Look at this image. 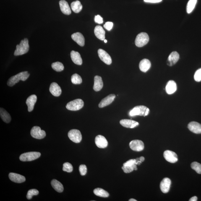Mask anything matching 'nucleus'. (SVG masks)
<instances>
[{
  "mask_svg": "<svg viewBox=\"0 0 201 201\" xmlns=\"http://www.w3.org/2000/svg\"><path fill=\"white\" fill-rule=\"evenodd\" d=\"M30 74L27 71L19 73L16 75L10 78L8 81L7 85L9 87H12L19 82V81H25L28 78Z\"/></svg>",
  "mask_w": 201,
  "mask_h": 201,
  "instance_id": "nucleus-1",
  "label": "nucleus"
},
{
  "mask_svg": "<svg viewBox=\"0 0 201 201\" xmlns=\"http://www.w3.org/2000/svg\"><path fill=\"white\" fill-rule=\"evenodd\" d=\"M29 45L28 40L27 38L21 41L19 44L16 46V49L14 52L15 56H20L25 54L28 51Z\"/></svg>",
  "mask_w": 201,
  "mask_h": 201,
  "instance_id": "nucleus-2",
  "label": "nucleus"
},
{
  "mask_svg": "<svg viewBox=\"0 0 201 201\" xmlns=\"http://www.w3.org/2000/svg\"><path fill=\"white\" fill-rule=\"evenodd\" d=\"M150 109L143 105H139L134 107L130 111L129 114L130 116H147L149 114Z\"/></svg>",
  "mask_w": 201,
  "mask_h": 201,
  "instance_id": "nucleus-3",
  "label": "nucleus"
},
{
  "mask_svg": "<svg viewBox=\"0 0 201 201\" xmlns=\"http://www.w3.org/2000/svg\"><path fill=\"white\" fill-rule=\"evenodd\" d=\"M41 156L39 152H28L22 154L19 157V160L23 162L31 161L38 158Z\"/></svg>",
  "mask_w": 201,
  "mask_h": 201,
  "instance_id": "nucleus-4",
  "label": "nucleus"
},
{
  "mask_svg": "<svg viewBox=\"0 0 201 201\" xmlns=\"http://www.w3.org/2000/svg\"><path fill=\"white\" fill-rule=\"evenodd\" d=\"M149 37L146 32H141L136 37L135 44L136 46L141 48L146 45L149 41Z\"/></svg>",
  "mask_w": 201,
  "mask_h": 201,
  "instance_id": "nucleus-5",
  "label": "nucleus"
},
{
  "mask_svg": "<svg viewBox=\"0 0 201 201\" xmlns=\"http://www.w3.org/2000/svg\"><path fill=\"white\" fill-rule=\"evenodd\" d=\"M83 100L80 99H77L69 102L66 105V108L71 111H77L81 109L84 107Z\"/></svg>",
  "mask_w": 201,
  "mask_h": 201,
  "instance_id": "nucleus-6",
  "label": "nucleus"
},
{
  "mask_svg": "<svg viewBox=\"0 0 201 201\" xmlns=\"http://www.w3.org/2000/svg\"><path fill=\"white\" fill-rule=\"evenodd\" d=\"M68 136L71 140L75 143H79L82 139V136L80 131L77 129L70 130Z\"/></svg>",
  "mask_w": 201,
  "mask_h": 201,
  "instance_id": "nucleus-7",
  "label": "nucleus"
},
{
  "mask_svg": "<svg viewBox=\"0 0 201 201\" xmlns=\"http://www.w3.org/2000/svg\"><path fill=\"white\" fill-rule=\"evenodd\" d=\"M31 135L35 139H41L46 137V133L38 126H34L31 130Z\"/></svg>",
  "mask_w": 201,
  "mask_h": 201,
  "instance_id": "nucleus-8",
  "label": "nucleus"
},
{
  "mask_svg": "<svg viewBox=\"0 0 201 201\" xmlns=\"http://www.w3.org/2000/svg\"><path fill=\"white\" fill-rule=\"evenodd\" d=\"M163 157L166 161L170 163H175L178 160L177 155L172 151L170 150L165 151L163 153Z\"/></svg>",
  "mask_w": 201,
  "mask_h": 201,
  "instance_id": "nucleus-9",
  "label": "nucleus"
},
{
  "mask_svg": "<svg viewBox=\"0 0 201 201\" xmlns=\"http://www.w3.org/2000/svg\"><path fill=\"white\" fill-rule=\"evenodd\" d=\"M131 149L137 152H140L143 150L144 145L141 140H134L132 141L129 144Z\"/></svg>",
  "mask_w": 201,
  "mask_h": 201,
  "instance_id": "nucleus-10",
  "label": "nucleus"
},
{
  "mask_svg": "<svg viewBox=\"0 0 201 201\" xmlns=\"http://www.w3.org/2000/svg\"><path fill=\"white\" fill-rule=\"evenodd\" d=\"M98 53L99 57L102 61L107 64H111V57L106 51L103 49H99L98 50Z\"/></svg>",
  "mask_w": 201,
  "mask_h": 201,
  "instance_id": "nucleus-11",
  "label": "nucleus"
},
{
  "mask_svg": "<svg viewBox=\"0 0 201 201\" xmlns=\"http://www.w3.org/2000/svg\"><path fill=\"white\" fill-rule=\"evenodd\" d=\"M95 143L97 147L100 148H105L107 147L108 142L103 136L99 135L95 138Z\"/></svg>",
  "mask_w": 201,
  "mask_h": 201,
  "instance_id": "nucleus-12",
  "label": "nucleus"
},
{
  "mask_svg": "<svg viewBox=\"0 0 201 201\" xmlns=\"http://www.w3.org/2000/svg\"><path fill=\"white\" fill-rule=\"evenodd\" d=\"M171 183V180L169 178H163L160 182V189L162 192L164 193H166L169 192Z\"/></svg>",
  "mask_w": 201,
  "mask_h": 201,
  "instance_id": "nucleus-13",
  "label": "nucleus"
},
{
  "mask_svg": "<svg viewBox=\"0 0 201 201\" xmlns=\"http://www.w3.org/2000/svg\"><path fill=\"white\" fill-rule=\"evenodd\" d=\"M179 54L177 52H172L168 57L167 61V64L168 66H170L174 65L177 63L179 60Z\"/></svg>",
  "mask_w": 201,
  "mask_h": 201,
  "instance_id": "nucleus-14",
  "label": "nucleus"
},
{
  "mask_svg": "<svg viewBox=\"0 0 201 201\" xmlns=\"http://www.w3.org/2000/svg\"><path fill=\"white\" fill-rule=\"evenodd\" d=\"M115 97H116V95L113 94L108 95V96L105 97L101 100L99 104V107L100 108H103L111 104L114 101Z\"/></svg>",
  "mask_w": 201,
  "mask_h": 201,
  "instance_id": "nucleus-15",
  "label": "nucleus"
},
{
  "mask_svg": "<svg viewBox=\"0 0 201 201\" xmlns=\"http://www.w3.org/2000/svg\"><path fill=\"white\" fill-rule=\"evenodd\" d=\"M188 127L189 130L194 133H201V124L192 121L188 124Z\"/></svg>",
  "mask_w": 201,
  "mask_h": 201,
  "instance_id": "nucleus-16",
  "label": "nucleus"
},
{
  "mask_svg": "<svg viewBox=\"0 0 201 201\" xmlns=\"http://www.w3.org/2000/svg\"><path fill=\"white\" fill-rule=\"evenodd\" d=\"M9 177L11 181L14 183H21L25 182V178L22 175L13 173H10Z\"/></svg>",
  "mask_w": 201,
  "mask_h": 201,
  "instance_id": "nucleus-17",
  "label": "nucleus"
},
{
  "mask_svg": "<svg viewBox=\"0 0 201 201\" xmlns=\"http://www.w3.org/2000/svg\"><path fill=\"white\" fill-rule=\"evenodd\" d=\"M72 38L74 41L81 46H84L85 45V38L80 32H77L72 34Z\"/></svg>",
  "mask_w": 201,
  "mask_h": 201,
  "instance_id": "nucleus-18",
  "label": "nucleus"
},
{
  "mask_svg": "<svg viewBox=\"0 0 201 201\" xmlns=\"http://www.w3.org/2000/svg\"><path fill=\"white\" fill-rule=\"evenodd\" d=\"M120 124L124 127L126 128H134L139 125L137 121L129 119H123L120 121Z\"/></svg>",
  "mask_w": 201,
  "mask_h": 201,
  "instance_id": "nucleus-19",
  "label": "nucleus"
},
{
  "mask_svg": "<svg viewBox=\"0 0 201 201\" xmlns=\"http://www.w3.org/2000/svg\"><path fill=\"white\" fill-rule=\"evenodd\" d=\"M49 90L53 96L59 97L61 93V87L56 82H53L50 85Z\"/></svg>",
  "mask_w": 201,
  "mask_h": 201,
  "instance_id": "nucleus-20",
  "label": "nucleus"
},
{
  "mask_svg": "<svg viewBox=\"0 0 201 201\" xmlns=\"http://www.w3.org/2000/svg\"><path fill=\"white\" fill-rule=\"evenodd\" d=\"M37 100V97L36 95H32L27 98L26 103L28 106V110L29 112H31L33 110L34 107Z\"/></svg>",
  "mask_w": 201,
  "mask_h": 201,
  "instance_id": "nucleus-21",
  "label": "nucleus"
},
{
  "mask_svg": "<svg viewBox=\"0 0 201 201\" xmlns=\"http://www.w3.org/2000/svg\"><path fill=\"white\" fill-rule=\"evenodd\" d=\"M60 9L63 14L69 15L71 13V8L68 3L64 0H61L59 2Z\"/></svg>",
  "mask_w": 201,
  "mask_h": 201,
  "instance_id": "nucleus-22",
  "label": "nucleus"
},
{
  "mask_svg": "<svg viewBox=\"0 0 201 201\" xmlns=\"http://www.w3.org/2000/svg\"><path fill=\"white\" fill-rule=\"evenodd\" d=\"M165 90L168 94L171 95L174 94L177 90V86L176 82L173 80L169 81L166 84Z\"/></svg>",
  "mask_w": 201,
  "mask_h": 201,
  "instance_id": "nucleus-23",
  "label": "nucleus"
},
{
  "mask_svg": "<svg viewBox=\"0 0 201 201\" xmlns=\"http://www.w3.org/2000/svg\"><path fill=\"white\" fill-rule=\"evenodd\" d=\"M103 87V83L101 77L98 76H95L94 80V90L97 92L100 91Z\"/></svg>",
  "mask_w": 201,
  "mask_h": 201,
  "instance_id": "nucleus-24",
  "label": "nucleus"
},
{
  "mask_svg": "<svg viewBox=\"0 0 201 201\" xmlns=\"http://www.w3.org/2000/svg\"><path fill=\"white\" fill-rule=\"evenodd\" d=\"M151 63L148 59H145L142 60L139 63V67L140 70L143 72H146L150 69Z\"/></svg>",
  "mask_w": 201,
  "mask_h": 201,
  "instance_id": "nucleus-25",
  "label": "nucleus"
},
{
  "mask_svg": "<svg viewBox=\"0 0 201 201\" xmlns=\"http://www.w3.org/2000/svg\"><path fill=\"white\" fill-rule=\"evenodd\" d=\"M94 33L97 38L101 40H104L105 38V31L101 26L97 25L94 29Z\"/></svg>",
  "mask_w": 201,
  "mask_h": 201,
  "instance_id": "nucleus-26",
  "label": "nucleus"
},
{
  "mask_svg": "<svg viewBox=\"0 0 201 201\" xmlns=\"http://www.w3.org/2000/svg\"><path fill=\"white\" fill-rule=\"evenodd\" d=\"M71 56L73 62L74 64L81 65L82 64V60L80 54L78 52L72 51L71 53Z\"/></svg>",
  "mask_w": 201,
  "mask_h": 201,
  "instance_id": "nucleus-27",
  "label": "nucleus"
},
{
  "mask_svg": "<svg viewBox=\"0 0 201 201\" xmlns=\"http://www.w3.org/2000/svg\"><path fill=\"white\" fill-rule=\"evenodd\" d=\"M0 116L4 122L7 124H8L10 122L11 120L10 115L5 110L2 108H1L0 110Z\"/></svg>",
  "mask_w": 201,
  "mask_h": 201,
  "instance_id": "nucleus-28",
  "label": "nucleus"
},
{
  "mask_svg": "<svg viewBox=\"0 0 201 201\" xmlns=\"http://www.w3.org/2000/svg\"><path fill=\"white\" fill-rule=\"evenodd\" d=\"M51 185L53 189L58 192L61 193L64 191V186L61 183L57 180L55 179L52 180L51 181Z\"/></svg>",
  "mask_w": 201,
  "mask_h": 201,
  "instance_id": "nucleus-29",
  "label": "nucleus"
},
{
  "mask_svg": "<svg viewBox=\"0 0 201 201\" xmlns=\"http://www.w3.org/2000/svg\"><path fill=\"white\" fill-rule=\"evenodd\" d=\"M71 8L74 12L78 13L82 10V6L80 1H77L71 3Z\"/></svg>",
  "mask_w": 201,
  "mask_h": 201,
  "instance_id": "nucleus-30",
  "label": "nucleus"
},
{
  "mask_svg": "<svg viewBox=\"0 0 201 201\" xmlns=\"http://www.w3.org/2000/svg\"><path fill=\"white\" fill-rule=\"evenodd\" d=\"M94 194L98 196L102 197H108L109 196V194L104 189L101 188H96L94 190Z\"/></svg>",
  "mask_w": 201,
  "mask_h": 201,
  "instance_id": "nucleus-31",
  "label": "nucleus"
},
{
  "mask_svg": "<svg viewBox=\"0 0 201 201\" xmlns=\"http://www.w3.org/2000/svg\"><path fill=\"white\" fill-rule=\"evenodd\" d=\"M197 2V0H189L187 6V13L190 14L193 10Z\"/></svg>",
  "mask_w": 201,
  "mask_h": 201,
  "instance_id": "nucleus-32",
  "label": "nucleus"
},
{
  "mask_svg": "<svg viewBox=\"0 0 201 201\" xmlns=\"http://www.w3.org/2000/svg\"><path fill=\"white\" fill-rule=\"evenodd\" d=\"M51 67L53 70L58 72H61L64 69V65L59 61L53 63L51 64Z\"/></svg>",
  "mask_w": 201,
  "mask_h": 201,
  "instance_id": "nucleus-33",
  "label": "nucleus"
},
{
  "mask_svg": "<svg viewBox=\"0 0 201 201\" xmlns=\"http://www.w3.org/2000/svg\"><path fill=\"white\" fill-rule=\"evenodd\" d=\"M71 82L74 84H80L82 83V80L80 76L75 74L72 75L71 77Z\"/></svg>",
  "mask_w": 201,
  "mask_h": 201,
  "instance_id": "nucleus-34",
  "label": "nucleus"
},
{
  "mask_svg": "<svg viewBox=\"0 0 201 201\" xmlns=\"http://www.w3.org/2000/svg\"><path fill=\"white\" fill-rule=\"evenodd\" d=\"M192 169L195 170L198 174H201V164L197 162H194L191 165Z\"/></svg>",
  "mask_w": 201,
  "mask_h": 201,
  "instance_id": "nucleus-35",
  "label": "nucleus"
},
{
  "mask_svg": "<svg viewBox=\"0 0 201 201\" xmlns=\"http://www.w3.org/2000/svg\"><path fill=\"white\" fill-rule=\"evenodd\" d=\"M122 169L125 173H129L132 172L134 170H137V165L134 164L133 166H125L122 167Z\"/></svg>",
  "mask_w": 201,
  "mask_h": 201,
  "instance_id": "nucleus-36",
  "label": "nucleus"
},
{
  "mask_svg": "<svg viewBox=\"0 0 201 201\" xmlns=\"http://www.w3.org/2000/svg\"><path fill=\"white\" fill-rule=\"evenodd\" d=\"M63 170L68 173H71L73 170V167L69 163H64L63 164Z\"/></svg>",
  "mask_w": 201,
  "mask_h": 201,
  "instance_id": "nucleus-37",
  "label": "nucleus"
},
{
  "mask_svg": "<svg viewBox=\"0 0 201 201\" xmlns=\"http://www.w3.org/2000/svg\"><path fill=\"white\" fill-rule=\"evenodd\" d=\"M39 192L38 190L35 189H30L28 192L27 198L28 200L31 199L33 196H36L38 195Z\"/></svg>",
  "mask_w": 201,
  "mask_h": 201,
  "instance_id": "nucleus-38",
  "label": "nucleus"
},
{
  "mask_svg": "<svg viewBox=\"0 0 201 201\" xmlns=\"http://www.w3.org/2000/svg\"><path fill=\"white\" fill-rule=\"evenodd\" d=\"M194 79L196 81H201V68L196 71L194 75Z\"/></svg>",
  "mask_w": 201,
  "mask_h": 201,
  "instance_id": "nucleus-39",
  "label": "nucleus"
},
{
  "mask_svg": "<svg viewBox=\"0 0 201 201\" xmlns=\"http://www.w3.org/2000/svg\"><path fill=\"white\" fill-rule=\"evenodd\" d=\"M79 171L82 176L86 174L87 171V166L85 165H81L79 167Z\"/></svg>",
  "mask_w": 201,
  "mask_h": 201,
  "instance_id": "nucleus-40",
  "label": "nucleus"
},
{
  "mask_svg": "<svg viewBox=\"0 0 201 201\" xmlns=\"http://www.w3.org/2000/svg\"><path fill=\"white\" fill-rule=\"evenodd\" d=\"M137 160L136 159H132L128 160L126 163H124V166H133L134 164L137 165Z\"/></svg>",
  "mask_w": 201,
  "mask_h": 201,
  "instance_id": "nucleus-41",
  "label": "nucleus"
},
{
  "mask_svg": "<svg viewBox=\"0 0 201 201\" xmlns=\"http://www.w3.org/2000/svg\"><path fill=\"white\" fill-rule=\"evenodd\" d=\"M113 26V24L112 22H106L104 25V28L106 29L108 31L111 30Z\"/></svg>",
  "mask_w": 201,
  "mask_h": 201,
  "instance_id": "nucleus-42",
  "label": "nucleus"
},
{
  "mask_svg": "<svg viewBox=\"0 0 201 201\" xmlns=\"http://www.w3.org/2000/svg\"><path fill=\"white\" fill-rule=\"evenodd\" d=\"M94 21L96 23L101 24L103 23V18L100 15L95 16Z\"/></svg>",
  "mask_w": 201,
  "mask_h": 201,
  "instance_id": "nucleus-43",
  "label": "nucleus"
},
{
  "mask_svg": "<svg viewBox=\"0 0 201 201\" xmlns=\"http://www.w3.org/2000/svg\"><path fill=\"white\" fill-rule=\"evenodd\" d=\"M145 2L151 3H157L160 2L162 0H144Z\"/></svg>",
  "mask_w": 201,
  "mask_h": 201,
  "instance_id": "nucleus-44",
  "label": "nucleus"
},
{
  "mask_svg": "<svg viewBox=\"0 0 201 201\" xmlns=\"http://www.w3.org/2000/svg\"><path fill=\"white\" fill-rule=\"evenodd\" d=\"M197 200V198L196 196H194L191 198L189 199V201H196Z\"/></svg>",
  "mask_w": 201,
  "mask_h": 201,
  "instance_id": "nucleus-45",
  "label": "nucleus"
},
{
  "mask_svg": "<svg viewBox=\"0 0 201 201\" xmlns=\"http://www.w3.org/2000/svg\"><path fill=\"white\" fill-rule=\"evenodd\" d=\"M139 158V160L142 162H143L144 161V160H145V158H144V157H140V158Z\"/></svg>",
  "mask_w": 201,
  "mask_h": 201,
  "instance_id": "nucleus-46",
  "label": "nucleus"
},
{
  "mask_svg": "<svg viewBox=\"0 0 201 201\" xmlns=\"http://www.w3.org/2000/svg\"><path fill=\"white\" fill-rule=\"evenodd\" d=\"M129 201H137V200H136L135 199H130Z\"/></svg>",
  "mask_w": 201,
  "mask_h": 201,
  "instance_id": "nucleus-47",
  "label": "nucleus"
},
{
  "mask_svg": "<svg viewBox=\"0 0 201 201\" xmlns=\"http://www.w3.org/2000/svg\"><path fill=\"white\" fill-rule=\"evenodd\" d=\"M104 42H105V43H107V40L105 39L104 40Z\"/></svg>",
  "mask_w": 201,
  "mask_h": 201,
  "instance_id": "nucleus-48",
  "label": "nucleus"
}]
</instances>
